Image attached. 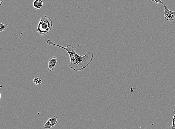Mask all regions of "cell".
Here are the masks:
<instances>
[{"mask_svg": "<svg viewBox=\"0 0 175 129\" xmlns=\"http://www.w3.org/2000/svg\"><path fill=\"white\" fill-rule=\"evenodd\" d=\"M46 44L48 46H57L66 50L70 58L69 67L76 71L86 68L92 62L94 59V53L91 51H87L85 55L81 56L77 54L74 46L70 45H67L66 47H63L55 44L50 39L47 40Z\"/></svg>", "mask_w": 175, "mask_h": 129, "instance_id": "cell-1", "label": "cell"}, {"mask_svg": "<svg viewBox=\"0 0 175 129\" xmlns=\"http://www.w3.org/2000/svg\"><path fill=\"white\" fill-rule=\"evenodd\" d=\"M53 27V22L50 17L43 16L40 18L36 31L40 36H46L51 32Z\"/></svg>", "mask_w": 175, "mask_h": 129, "instance_id": "cell-2", "label": "cell"}, {"mask_svg": "<svg viewBox=\"0 0 175 129\" xmlns=\"http://www.w3.org/2000/svg\"><path fill=\"white\" fill-rule=\"evenodd\" d=\"M58 61L57 57L55 56H53L50 58L48 62V70L49 71L51 72L56 66V63Z\"/></svg>", "mask_w": 175, "mask_h": 129, "instance_id": "cell-5", "label": "cell"}, {"mask_svg": "<svg viewBox=\"0 0 175 129\" xmlns=\"http://www.w3.org/2000/svg\"><path fill=\"white\" fill-rule=\"evenodd\" d=\"M8 26V24H3L1 23H0V32H2L3 31H5L7 27Z\"/></svg>", "mask_w": 175, "mask_h": 129, "instance_id": "cell-8", "label": "cell"}, {"mask_svg": "<svg viewBox=\"0 0 175 129\" xmlns=\"http://www.w3.org/2000/svg\"><path fill=\"white\" fill-rule=\"evenodd\" d=\"M58 118L55 116L50 118L43 125L44 128L46 129L53 128L57 124Z\"/></svg>", "mask_w": 175, "mask_h": 129, "instance_id": "cell-4", "label": "cell"}, {"mask_svg": "<svg viewBox=\"0 0 175 129\" xmlns=\"http://www.w3.org/2000/svg\"><path fill=\"white\" fill-rule=\"evenodd\" d=\"M173 114H174V115L172 118V121L171 123V129H175V110L173 111Z\"/></svg>", "mask_w": 175, "mask_h": 129, "instance_id": "cell-7", "label": "cell"}, {"mask_svg": "<svg viewBox=\"0 0 175 129\" xmlns=\"http://www.w3.org/2000/svg\"><path fill=\"white\" fill-rule=\"evenodd\" d=\"M4 0H0V6H1L2 5V3L3 2Z\"/></svg>", "mask_w": 175, "mask_h": 129, "instance_id": "cell-11", "label": "cell"}, {"mask_svg": "<svg viewBox=\"0 0 175 129\" xmlns=\"http://www.w3.org/2000/svg\"><path fill=\"white\" fill-rule=\"evenodd\" d=\"M33 6L35 10L41 9L43 6V2L42 0H34Z\"/></svg>", "mask_w": 175, "mask_h": 129, "instance_id": "cell-6", "label": "cell"}, {"mask_svg": "<svg viewBox=\"0 0 175 129\" xmlns=\"http://www.w3.org/2000/svg\"><path fill=\"white\" fill-rule=\"evenodd\" d=\"M33 81L35 83L36 85L40 84L42 83V80L39 77L35 78V79H34Z\"/></svg>", "mask_w": 175, "mask_h": 129, "instance_id": "cell-9", "label": "cell"}, {"mask_svg": "<svg viewBox=\"0 0 175 129\" xmlns=\"http://www.w3.org/2000/svg\"><path fill=\"white\" fill-rule=\"evenodd\" d=\"M165 8L164 16L165 20L168 21H175V11L173 12L169 10L166 5H163Z\"/></svg>", "mask_w": 175, "mask_h": 129, "instance_id": "cell-3", "label": "cell"}, {"mask_svg": "<svg viewBox=\"0 0 175 129\" xmlns=\"http://www.w3.org/2000/svg\"><path fill=\"white\" fill-rule=\"evenodd\" d=\"M153 2L156 3L157 4H161L164 5V3L162 0H151Z\"/></svg>", "mask_w": 175, "mask_h": 129, "instance_id": "cell-10", "label": "cell"}]
</instances>
